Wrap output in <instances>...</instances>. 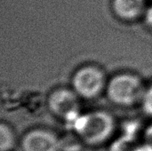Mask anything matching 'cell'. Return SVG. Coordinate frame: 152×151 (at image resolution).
<instances>
[{"mask_svg": "<svg viewBox=\"0 0 152 151\" xmlns=\"http://www.w3.org/2000/svg\"><path fill=\"white\" fill-rule=\"evenodd\" d=\"M115 121L105 111H94L81 114L75 120L70 129L89 145H99L106 142L114 132Z\"/></svg>", "mask_w": 152, "mask_h": 151, "instance_id": "6da1fadb", "label": "cell"}, {"mask_svg": "<svg viewBox=\"0 0 152 151\" xmlns=\"http://www.w3.org/2000/svg\"><path fill=\"white\" fill-rule=\"evenodd\" d=\"M107 92L112 102L121 106H131L142 99L145 90L138 77L122 73L110 79Z\"/></svg>", "mask_w": 152, "mask_h": 151, "instance_id": "7a4b0ae2", "label": "cell"}, {"mask_svg": "<svg viewBox=\"0 0 152 151\" xmlns=\"http://www.w3.org/2000/svg\"><path fill=\"white\" fill-rule=\"evenodd\" d=\"M74 92L84 98H94L101 93L105 85L103 72L95 66H85L77 70L72 78Z\"/></svg>", "mask_w": 152, "mask_h": 151, "instance_id": "3957f363", "label": "cell"}, {"mask_svg": "<svg viewBox=\"0 0 152 151\" xmlns=\"http://www.w3.org/2000/svg\"><path fill=\"white\" fill-rule=\"evenodd\" d=\"M23 151H61L62 142L53 133L44 130H31L22 139Z\"/></svg>", "mask_w": 152, "mask_h": 151, "instance_id": "277c9868", "label": "cell"}, {"mask_svg": "<svg viewBox=\"0 0 152 151\" xmlns=\"http://www.w3.org/2000/svg\"><path fill=\"white\" fill-rule=\"evenodd\" d=\"M50 110L63 119L79 111L77 94L69 89L60 88L52 93L48 99Z\"/></svg>", "mask_w": 152, "mask_h": 151, "instance_id": "5b68a950", "label": "cell"}, {"mask_svg": "<svg viewBox=\"0 0 152 151\" xmlns=\"http://www.w3.org/2000/svg\"><path fill=\"white\" fill-rule=\"evenodd\" d=\"M147 0H112L114 13L124 20H134L146 10Z\"/></svg>", "mask_w": 152, "mask_h": 151, "instance_id": "8992f818", "label": "cell"}, {"mask_svg": "<svg viewBox=\"0 0 152 151\" xmlns=\"http://www.w3.org/2000/svg\"><path fill=\"white\" fill-rule=\"evenodd\" d=\"M14 142L15 138L12 130L10 126L4 123H2L0 125V150H11L14 145Z\"/></svg>", "mask_w": 152, "mask_h": 151, "instance_id": "52a82bcc", "label": "cell"}, {"mask_svg": "<svg viewBox=\"0 0 152 151\" xmlns=\"http://www.w3.org/2000/svg\"><path fill=\"white\" fill-rule=\"evenodd\" d=\"M133 142L134 141L122 136V138L117 140L113 143L110 151H133L134 148L132 146Z\"/></svg>", "mask_w": 152, "mask_h": 151, "instance_id": "ba28073f", "label": "cell"}, {"mask_svg": "<svg viewBox=\"0 0 152 151\" xmlns=\"http://www.w3.org/2000/svg\"><path fill=\"white\" fill-rule=\"evenodd\" d=\"M142 103L144 112L152 117V86L145 90L142 99Z\"/></svg>", "mask_w": 152, "mask_h": 151, "instance_id": "9c48e42d", "label": "cell"}, {"mask_svg": "<svg viewBox=\"0 0 152 151\" xmlns=\"http://www.w3.org/2000/svg\"><path fill=\"white\" fill-rule=\"evenodd\" d=\"M144 20L146 24L152 28V5L149 6L148 8H146L145 12H144Z\"/></svg>", "mask_w": 152, "mask_h": 151, "instance_id": "30bf717a", "label": "cell"}, {"mask_svg": "<svg viewBox=\"0 0 152 151\" xmlns=\"http://www.w3.org/2000/svg\"><path fill=\"white\" fill-rule=\"evenodd\" d=\"M133 151H152V146L151 144L145 142L142 145H139V146H135L134 148Z\"/></svg>", "mask_w": 152, "mask_h": 151, "instance_id": "8fae6325", "label": "cell"}, {"mask_svg": "<svg viewBox=\"0 0 152 151\" xmlns=\"http://www.w3.org/2000/svg\"><path fill=\"white\" fill-rule=\"evenodd\" d=\"M145 141L152 146V125H151L145 131Z\"/></svg>", "mask_w": 152, "mask_h": 151, "instance_id": "7c38bea8", "label": "cell"}]
</instances>
